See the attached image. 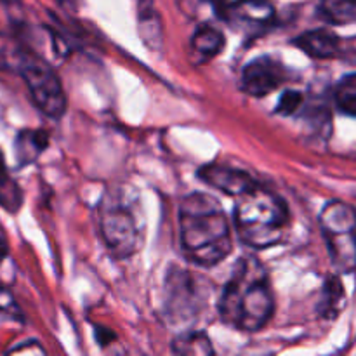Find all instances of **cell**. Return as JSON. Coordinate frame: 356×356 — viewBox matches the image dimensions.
<instances>
[{"label":"cell","mask_w":356,"mask_h":356,"mask_svg":"<svg viewBox=\"0 0 356 356\" xmlns=\"http://www.w3.org/2000/svg\"><path fill=\"white\" fill-rule=\"evenodd\" d=\"M287 79L284 65L271 56H259L247 63L242 73L243 90L254 97H264L277 90Z\"/></svg>","instance_id":"ba28073f"},{"label":"cell","mask_w":356,"mask_h":356,"mask_svg":"<svg viewBox=\"0 0 356 356\" xmlns=\"http://www.w3.org/2000/svg\"><path fill=\"white\" fill-rule=\"evenodd\" d=\"M21 75L26 82L28 90L33 97L35 104L51 118H61L65 115L68 101L61 80L54 70L37 58L21 59Z\"/></svg>","instance_id":"52a82bcc"},{"label":"cell","mask_w":356,"mask_h":356,"mask_svg":"<svg viewBox=\"0 0 356 356\" xmlns=\"http://www.w3.org/2000/svg\"><path fill=\"white\" fill-rule=\"evenodd\" d=\"M218 308L226 325L243 332H256L270 322L275 312L273 292L266 270L256 256L236 261Z\"/></svg>","instance_id":"7a4b0ae2"},{"label":"cell","mask_w":356,"mask_h":356,"mask_svg":"<svg viewBox=\"0 0 356 356\" xmlns=\"http://www.w3.org/2000/svg\"><path fill=\"white\" fill-rule=\"evenodd\" d=\"M292 44L301 49L309 58L329 59L339 52L341 40L329 28H318V30H309L301 33L292 40Z\"/></svg>","instance_id":"8fae6325"},{"label":"cell","mask_w":356,"mask_h":356,"mask_svg":"<svg viewBox=\"0 0 356 356\" xmlns=\"http://www.w3.org/2000/svg\"><path fill=\"white\" fill-rule=\"evenodd\" d=\"M191 58L195 63H207L222 52L226 45L225 33L212 24H202L191 37Z\"/></svg>","instance_id":"7c38bea8"},{"label":"cell","mask_w":356,"mask_h":356,"mask_svg":"<svg viewBox=\"0 0 356 356\" xmlns=\"http://www.w3.org/2000/svg\"><path fill=\"white\" fill-rule=\"evenodd\" d=\"M235 232L252 249H268L282 242L289 226L285 200L261 186L235 198Z\"/></svg>","instance_id":"3957f363"},{"label":"cell","mask_w":356,"mask_h":356,"mask_svg":"<svg viewBox=\"0 0 356 356\" xmlns=\"http://www.w3.org/2000/svg\"><path fill=\"white\" fill-rule=\"evenodd\" d=\"M21 204H23V195H21V190L16 181L10 177L6 162H3L2 153H0V205L7 212H17Z\"/></svg>","instance_id":"ac0fdd59"},{"label":"cell","mask_w":356,"mask_h":356,"mask_svg":"<svg viewBox=\"0 0 356 356\" xmlns=\"http://www.w3.org/2000/svg\"><path fill=\"white\" fill-rule=\"evenodd\" d=\"M6 356H45V351L40 343H37V341H28V343L13 348Z\"/></svg>","instance_id":"7402d4cb"},{"label":"cell","mask_w":356,"mask_h":356,"mask_svg":"<svg viewBox=\"0 0 356 356\" xmlns=\"http://www.w3.org/2000/svg\"><path fill=\"white\" fill-rule=\"evenodd\" d=\"M96 339L101 346H106L111 341L117 339V336H115V332H111V330L104 329V327H96Z\"/></svg>","instance_id":"603a6c76"},{"label":"cell","mask_w":356,"mask_h":356,"mask_svg":"<svg viewBox=\"0 0 356 356\" xmlns=\"http://www.w3.org/2000/svg\"><path fill=\"white\" fill-rule=\"evenodd\" d=\"M172 356H214L211 339L205 332H184L172 341Z\"/></svg>","instance_id":"9a60e30c"},{"label":"cell","mask_w":356,"mask_h":356,"mask_svg":"<svg viewBox=\"0 0 356 356\" xmlns=\"http://www.w3.org/2000/svg\"><path fill=\"white\" fill-rule=\"evenodd\" d=\"M344 285L339 280V277H329L323 284L322 299L318 302V313L323 318H336L339 315L341 308L344 305Z\"/></svg>","instance_id":"2e32d148"},{"label":"cell","mask_w":356,"mask_h":356,"mask_svg":"<svg viewBox=\"0 0 356 356\" xmlns=\"http://www.w3.org/2000/svg\"><path fill=\"white\" fill-rule=\"evenodd\" d=\"M337 110L348 117H356V73L344 75L334 90Z\"/></svg>","instance_id":"d6986e66"},{"label":"cell","mask_w":356,"mask_h":356,"mask_svg":"<svg viewBox=\"0 0 356 356\" xmlns=\"http://www.w3.org/2000/svg\"><path fill=\"white\" fill-rule=\"evenodd\" d=\"M139 35L149 49L156 51L162 45V19L152 3L139 6Z\"/></svg>","instance_id":"5bb4252c"},{"label":"cell","mask_w":356,"mask_h":356,"mask_svg":"<svg viewBox=\"0 0 356 356\" xmlns=\"http://www.w3.org/2000/svg\"><path fill=\"white\" fill-rule=\"evenodd\" d=\"M214 10L226 23L247 28L266 26L275 17L273 7L264 2L219 3V6H214Z\"/></svg>","instance_id":"30bf717a"},{"label":"cell","mask_w":356,"mask_h":356,"mask_svg":"<svg viewBox=\"0 0 356 356\" xmlns=\"http://www.w3.org/2000/svg\"><path fill=\"white\" fill-rule=\"evenodd\" d=\"M99 228L115 257H129L143 243V218L136 204L124 197H106L99 207Z\"/></svg>","instance_id":"277c9868"},{"label":"cell","mask_w":356,"mask_h":356,"mask_svg":"<svg viewBox=\"0 0 356 356\" xmlns=\"http://www.w3.org/2000/svg\"><path fill=\"white\" fill-rule=\"evenodd\" d=\"M181 247L190 263L212 268L232 254L233 233L228 216L214 197L191 193L179 205Z\"/></svg>","instance_id":"6da1fadb"},{"label":"cell","mask_w":356,"mask_h":356,"mask_svg":"<svg viewBox=\"0 0 356 356\" xmlns=\"http://www.w3.org/2000/svg\"><path fill=\"white\" fill-rule=\"evenodd\" d=\"M0 313L7 316H13V318H23L16 299L10 294L9 289H6L3 285H0Z\"/></svg>","instance_id":"44dd1931"},{"label":"cell","mask_w":356,"mask_h":356,"mask_svg":"<svg viewBox=\"0 0 356 356\" xmlns=\"http://www.w3.org/2000/svg\"><path fill=\"white\" fill-rule=\"evenodd\" d=\"M7 256V245H6V240L0 236V261Z\"/></svg>","instance_id":"cb8c5ba5"},{"label":"cell","mask_w":356,"mask_h":356,"mask_svg":"<svg viewBox=\"0 0 356 356\" xmlns=\"http://www.w3.org/2000/svg\"><path fill=\"white\" fill-rule=\"evenodd\" d=\"M323 238L334 266L343 273L356 270V209L330 202L320 214Z\"/></svg>","instance_id":"5b68a950"},{"label":"cell","mask_w":356,"mask_h":356,"mask_svg":"<svg viewBox=\"0 0 356 356\" xmlns=\"http://www.w3.org/2000/svg\"><path fill=\"white\" fill-rule=\"evenodd\" d=\"M318 16L330 24L356 23V0H329L318 6Z\"/></svg>","instance_id":"e0dca14e"},{"label":"cell","mask_w":356,"mask_h":356,"mask_svg":"<svg viewBox=\"0 0 356 356\" xmlns=\"http://www.w3.org/2000/svg\"><path fill=\"white\" fill-rule=\"evenodd\" d=\"M47 145L49 136L45 131H40V129L38 131L37 129L21 131L16 138V145H14L17 163L19 165H28V163L35 162Z\"/></svg>","instance_id":"4fadbf2b"},{"label":"cell","mask_w":356,"mask_h":356,"mask_svg":"<svg viewBox=\"0 0 356 356\" xmlns=\"http://www.w3.org/2000/svg\"><path fill=\"white\" fill-rule=\"evenodd\" d=\"M302 103H305V96H302V92L289 89L282 94L280 101H278V104H277V110L275 111H277L278 115L289 117V115H294L296 111L301 110Z\"/></svg>","instance_id":"ffe728a7"},{"label":"cell","mask_w":356,"mask_h":356,"mask_svg":"<svg viewBox=\"0 0 356 356\" xmlns=\"http://www.w3.org/2000/svg\"><path fill=\"white\" fill-rule=\"evenodd\" d=\"M207 302L205 284L200 277L183 268L170 266L163 284V312L174 323H184L198 315Z\"/></svg>","instance_id":"8992f818"},{"label":"cell","mask_w":356,"mask_h":356,"mask_svg":"<svg viewBox=\"0 0 356 356\" xmlns=\"http://www.w3.org/2000/svg\"><path fill=\"white\" fill-rule=\"evenodd\" d=\"M198 177L209 186L235 198L257 186V183L250 177L249 172L235 169V167L219 165V163H209V165L200 167Z\"/></svg>","instance_id":"9c48e42d"}]
</instances>
